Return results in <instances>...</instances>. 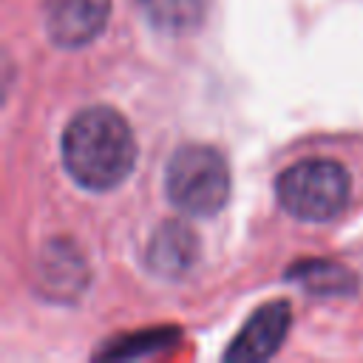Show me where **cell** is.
I'll use <instances>...</instances> for the list:
<instances>
[{
  "label": "cell",
  "mask_w": 363,
  "mask_h": 363,
  "mask_svg": "<svg viewBox=\"0 0 363 363\" xmlns=\"http://www.w3.org/2000/svg\"><path fill=\"white\" fill-rule=\"evenodd\" d=\"M289 318H292V312H289L286 301H272V303L258 306L247 318L241 332L233 337L224 357L227 360H267V357H272L289 332Z\"/></svg>",
  "instance_id": "5b68a950"
},
{
  "label": "cell",
  "mask_w": 363,
  "mask_h": 363,
  "mask_svg": "<svg viewBox=\"0 0 363 363\" xmlns=\"http://www.w3.org/2000/svg\"><path fill=\"white\" fill-rule=\"evenodd\" d=\"M62 162L79 187L111 190L122 184L136 162L130 125L105 105L79 111L62 133Z\"/></svg>",
  "instance_id": "6da1fadb"
},
{
  "label": "cell",
  "mask_w": 363,
  "mask_h": 363,
  "mask_svg": "<svg viewBox=\"0 0 363 363\" xmlns=\"http://www.w3.org/2000/svg\"><path fill=\"white\" fill-rule=\"evenodd\" d=\"M289 278L301 281L309 292H318V295H346L354 289L352 272L329 261H303L289 269Z\"/></svg>",
  "instance_id": "ba28073f"
},
{
  "label": "cell",
  "mask_w": 363,
  "mask_h": 363,
  "mask_svg": "<svg viewBox=\"0 0 363 363\" xmlns=\"http://www.w3.org/2000/svg\"><path fill=\"white\" fill-rule=\"evenodd\" d=\"M111 14V0H45V31L60 48L94 43Z\"/></svg>",
  "instance_id": "277c9868"
},
{
  "label": "cell",
  "mask_w": 363,
  "mask_h": 363,
  "mask_svg": "<svg viewBox=\"0 0 363 363\" xmlns=\"http://www.w3.org/2000/svg\"><path fill=\"white\" fill-rule=\"evenodd\" d=\"M167 199L187 216H216L230 199L227 159L210 145H182L164 173Z\"/></svg>",
  "instance_id": "7a4b0ae2"
},
{
  "label": "cell",
  "mask_w": 363,
  "mask_h": 363,
  "mask_svg": "<svg viewBox=\"0 0 363 363\" xmlns=\"http://www.w3.org/2000/svg\"><path fill=\"white\" fill-rule=\"evenodd\" d=\"M145 17L167 34L196 31L210 9V0H139Z\"/></svg>",
  "instance_id": "52a82bcc"
},
{
  "label": "cell",
  "mask_w": 363,
  "mask_h": 363,
  "mask_svg": "<svg viewBox=\"0 0 363 363\" xmlns=\"http://www.w3.org/2000/svg\"><path fill=\"white\" fill-rule=\"evenodd\" d=\"M275 193L289 216L301 221H329L349 199V173L332 159H303L278 176Z\"/></svg>",
  "instance_id": "3957f363"
},
{
  "label": "cell",
  "mask_w": 363,
  "mask_h": 363,
  "mask_svg": "<svg viewBox=\"0 0 363 363\" xmlns=\"http://www.w3.org/2000/svg\"><path fill=\"white\" fill-rule=\"evenodd\" d=\"M199 258V238L187 224L167 221L159 227L147 247V264L159 275H184Z\"/></svg>",
  "instance_id": "8992f818"
}]
</instances>
